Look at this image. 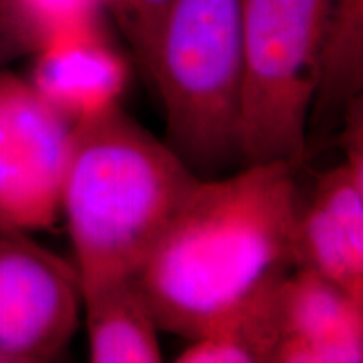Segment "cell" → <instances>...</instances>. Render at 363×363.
Returning a JSON list of instances; mask_svg holds the SVG:
<instances>
[{"label": "cell", "mask_w": 363, "mask_h": 363, "mask_svg": "<svg viewBox=\"0 0 363 363\" xmlns=\"http://www.w3.org/2000/svg\"><path fill=\"white\" fill-rule=\"evenodd\" d=\"M298 169L251 163L195 185L136 274L158 330L192 342L294 269Z\"/></svg>", "instance_id": "6da1fadb"}, {"label": "cell", "mask_w": 363, "mask_h": 363, "mask_svg": "<svg viewBox=\"0 0 363 363\" xmlns=\"http://www.w3.org/2000/svg\"><path fill=\"white\" fill-rule=\"evenodd\" d=\"M201 180L120 103L76 121L61 214L74 247L79 283L138 274Z\"/></svg>", "instance_id": "7a4b0ae2"}, {"label": "cell", "mask_w": 363, "mask_h": 363, "mask_svg": "<svg viewBox=\"0 0 363 363\" xmlns=\"http://www.w3.org/2000/svg\"><path fill=\"white\" fill-rule=\"evenodd\" d=\"M242 0H170L152 84L165 110V142L199 179L242 163Z\"/></svg>", "instance_id": "3957f363"}, {"label": "cell", "mask_w": 363, "mask_h": 363, "mask_svg": "<svg viewBox=\"0 0 363 363\" xmlns=\"http://www.w3.org/2000/svg\"><path fill=\"white\" fill-rule=\"evenodd\" d=\"M328 0H242L240 158L301 167Z\"/></svg>", "instance_id": "277c9868"}, {"label": "cell", "mask_w": 363, "mask_h": 363, "mask_svg": "<svg viewBox=\"0 0 363 363\" xmlns=\"http://www.w3.org/2000/svg\"><path fill=\"white\" fill-rule=\"evenodd\" d=\"M72 126L29 81L0 69V230L56 224Z\"/></svg>", "instance_id": "5b68a950"}, {"label": "cell", "mask_w": 363, "mask_h": 363, "mask_svg": "<svg viewBox=\"0 0 363 363\" xmlns=\"http://www.w3.org/2000/svg\"><path fill=\"white\" fill-rule=\"evenodd\" d=\"M76 267L26 238L0 230V363L61 357L79 321Z\"/></svg>", "instance_id": "8992f818"}, {"label": "cell", "mask_w": 363, "mask_h": 363, "mask_svg": "<svg viewBox=\"0 0 363 363\" xmlns=\"http://www.w3.org/2000/svg\"><path fill=\"white\" fill-rule=\"evenodd\" d=\"M345 160L318 175L308 202L299 201L294 267L325 276L363 299V103L343 116Z\"/></svg>", "instance_id": "52a82bcc"}, {"label": "cell", "mask_w": 363, "mask_h": 363, "mask_svg": "<svg viewBox=\"0 0 363 363\" xmlns=\"http://www.w3.org/2000/svg\"><path fill=\"white\" fill-rule=\"evenodd\" d=\"M29 83L72 123L120 103L128 65L101 26L51 40L34 54Z\"/></svg>", "instance_id": "ba28073f"}, {"label": "cell", "mask_w": 363, "mask_h": 363, "mask_svg": "<svg viewBox=\"0 0 363 363\" xmlns=\"http://www.w3.org/2000/svg\"><path fill=\"white\" fill-rule=\"evenodd\" d=\"M89 357L94 363L163 360L158 326L136 274L81 283Z\"/></svg>", "instance_id": "9c48e42d"}, {"label": "cell", "mask_w": 363, "mask_h": 363, "mask_svg": "<svg viewBox=\"0 0 363 363\" xmlns=\"http://www.w3.org/2000/svg\"><path fill=\"white\" fill-rule=\"evenodd\" d=\"M291 272V271H289ZM261 286L230 308L180 353V363H274L284 340L281 284Z\"/></svg>", "instance_id": "30bf717a"}, {"label": "cell", "mask_w": 363, "mask_h": 363, "mask_svg": "<svg viewBox=\"0 0 363 363\" xmlns=\"http://www.w3.org/2000/svg\"><path fill=\"white\" fill-rule=\"evenodd\" d=\"M363 91V0H328L320 81L310 123L343 121Z\"/></svg>", "instance_id": "8fae6325"}, {"label": "cell", "mask_w": 363, "mask_h": 363, "mask_svg": "<svg viewBox=\"0 0 363 363\" xmlns=\"http://www.w3.org/2000/svg\"><path fill=\"white\" fill-rule=\"evenodd\" d=\"M284 338L342 337L363 340V299L325 276L294 267L281 284Z\"/></svg>", "instance_id": "7c38bea8"}, {"label": "cell", "mask_w": 363, "mask_h": 363, "mask_svg": "<svg viewBox=\"0 0 363 363\" xmlns=\"http://www.w3.org/2000/svg\"><path fill=\"white\" fill-rule=\"evenodd\" d=\"M11 21L35 54L51 40L99 26L101 0H2Z\"/></svg>", "instance_id": "4fadbf2b"}, {"label": "cell", "mask_w": 363, "mask_h": 363, "mask_svg": "<svg viewBox=\"0 0 363 363\" xmlns=\"http://www.w3.org/2000/svg\"><path fill=\"white\" fill-rule=\"evenodd\" d=\"M128 40L145 78L152 83L157 44L170 0H101Z\"/></svg>", "instance_id": "5bb4252c"}, {"label": "cell", "mask_w": 363, "mask_h": 363, "mask_svg": "<svg viewBox=\"0 0 363 363\" xmlns=\"http://www.w3.org/2000/svg\"><path fill=\"white\" fill-rule=\"evenodd\" d=\"M363 340L342 337H288L274 363H360Z\"/></svg>", "instance_id": "9a60e30c"}, {"label": "cell", "mask_w": 363, "mask_h": 363, "mask_svg": "<svg viewBox=\"0 0 363 363\" xmlns=\"http://www.w3.org/2000/svg\"><path fill=\"white\" fill-rule=\"evenodd\" d=\"M27 54H30L29 48L19 30L16 29L2 0H0V69L13 59L27 56Z\"/></svg>", "instance_id": "2e32d148"}]
</instances>
